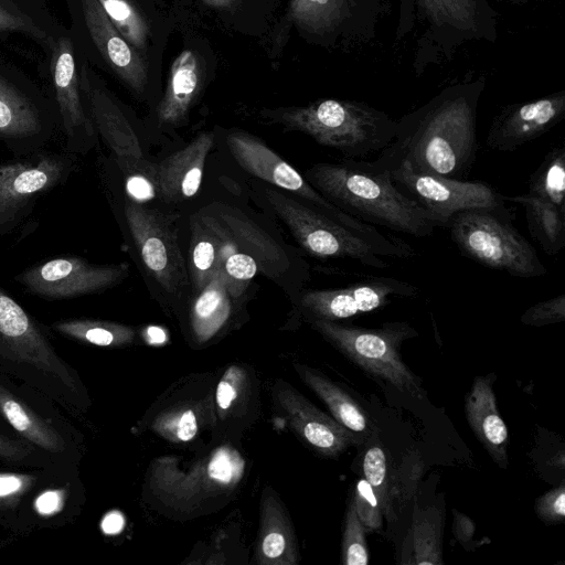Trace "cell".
<instances>
[{"label": "cell", "instance_id": "cell-1", "mask_svg": "<svg viewBox=\"0 0 565 565\" xmlns=\"http://www.w3.org/2000/svg\"><path fill=\"white\" fill-rule=\"evenodd\" d=\"M484 76L447 85L418 108L396 120L393 141L382 151L414 170L459 179L478 153V108Z\"/></svg>", "mask_w": 565, "mask_h": 565}, {"label": "cell", "instance_id": "cell-2", "mask_svg": "<svg viewBox=\"0 0 565 565\" xmlns=\"http://www.w3.org/2000/svg\"><path fill=\"white\" fill-rule=\"evenodd\" d=\"M306 179L343 212L373 226L415 237L430 236L437 227L426 210L396 186L382 153L372 162L347 158L317 163Z\"/></svg>", "mask_w": 565, "mask_h": 565}, {"label": "cell", "instance_id": "cell-3", "mask_svg": "<svg viewBox=\"0 0 565 565\" xmlns=\"http://www.w3.org/2000/svg\"><path fill=\"white\" fill-rule=\"evenodd\" d=\"M398 26V38L413 33V67L422 75L468 44L495 43L498 12L490 0H399Z\"/></svg>", "mask_w": 565, "mask_h": 565}, {"label": "cell", "instance_id": "cell-4", "mask_svg": "<svg viewBox=\"0 0 565 565\" xmlns=\"http://www.w3.org/2000/svg\"><path fill=\"white\" fill-rule=\"evenodd\" d=\"M265 116L289 130L301 131L345 158L382 151L394 139L396 120L364 102L324 98L306 106L269 109Z\"/></svg>", "mask_w": 565, "mask_h": 565}, {"label": "cell", "instance_id": "cell-5", "mask_svg": "<svg viewBox=\"0 0 565 565\" xmlns=\"http://www.w3.org/2000/svg\"><path fill=\"white\" fill-rule=\"evenodd\" d=\"M467 258L515 278L546 275L532 244L514 227L509 210L471 209L456 213L447 226Z\"/></svg>", "mask_w": 565, "mask_h": 565}, {"label": "cell", "instance_id": "cell-6", "mask_svg": "<svg viewBox=\"0 0 565 565\" xmlns=\"http://www.w3.org/2000/svg\"><path fill=\"white\" fill-rule=\"evenodd\" d=\"M309 322L324 340L373 379L413 396L422 394L420 379L401 356L402 343L417 335L407 322H385L372 329L320 319Z\"/></svg>", "mask_w": 565, "mask_h": 565}, {"label": "cell", "instance_id": "cell-7", "mask_svg": "<svg viewBox=\"0 0 565 565\" xmlns=\"http://www.w3.org/2000/svg\"><path fill=\"white\" fill-rule=\"evenodd\" d=\"M392 0H290L289 18L324 46L361 49L376 36Z\"/></svg>", "mask_w": 565, "mask_h": 565}, {"label": "cell", "instance_id": "cell-8", "mask_svg": "<svg viewBox=\"0 0 565 565\" xmlns=\"http://www.w3.org/2000/svg\"><path fill=\"white\" fill-rule=\"evenodd\" d=\"M265 195L308 254L321 259H350L376 269L388 267L365 239L315 207L274 189H265Z\"/></svg>", "mask_w": 565, "mask_h": 565}, {"label": "cell", "instance_id": "cell-9", "mask_svg": "<svg viewBox=\"0 0 565 565\" xmlns=\"http://www.w3.org/2000/svg\"><path fill=\"white\" fill-rule=\"evenodd\" d=\"M243 469L242 457L230 447H221L181 473L166 460H157L151 484L158 498L173 510L190 513L203 501L232 492Z\"/></svg>", "mask_w": 565, "mask_h": 565}, {"label": "cell", "instance_id": "cell-10", "mask_svg": "<svg viewBox=\"0 0 565 565\" xmlns=\"http://www.w3.org/2000/svg\"><path fill=\"white\" fill-rule=\"evenodd\" d=\"M381 153L391 166L396 186L424 207L436 226L446 227L452 215L461 211L505 209L504 196L484 182L417 171L404 161H394Z\"/></svg>", "mask_w": 565, "mask_h": 565}, {"label": "cell", "instance_id": "cell-11", "mask_svg": "<svg viewBox=\"0 0 565 565\" xmlns=\"http://www.w3.org/2000/svg\"><path fill=\"white\" fill-rule=\"evenodd\" d=\"M124 211L147 270L166 292L180 295L189 277L172 220L131 200L125 202Z\"/></svg>", "mask_w": 565, "mask_h": 565}, {"label": "cell", "instance_id": "cell-12", "mask_svg": "<svg viewBox=\"0 0 565 565\" xmlns=\"http://www.w3.org/2000/svg\"><path fill=\"white\" fill-rule=\"evenodd\" d=\"M73 166L71 157L43 150L0 163V234L14 227L40 195L64 182Z\"/></svg>", "mask_w": 565, "mask_h": 565}, {"label": "cell", "instance_id": "cell-13", "mask_svg": "<svg viewBox=\"0 0 565 565\" xmlns=\"http://www.w3.org/2000/svg\"><path fill=\"white\" fill-rule=\"evenodd\" d=\"M418 288L411 282L385 276H371L341 288L306 290L298 305L308 320H345L387 306L392 298L415 297Z\"/></svg>", "mask_w": 565, "mask_h": 565}, {"label": "cell", "instance_id": "cell-14", "mask_svg": "<svg viewBox=\"0 0 565 565\" xmlns=\"http://www.w3.org/2000/svg\"><path fill=\"white\" fill-rule=\"evenodd\" d=\"M128 270L127 263L100 266L79 257H57L22 271L15 280L39 297L70 299L110 288Z\"/></svg>", "mask_w": 565, "mask_h": 565}, {"label": "cell", "instance_id": "cell-15", "mask_svg": "<svg viewBox=\"0 0 565 565\" xmlns=\"http://www.w3.org/2000/svg\"><path fill=\"white\" fill-rule=\"evenodd\" d=\"M273 401L298 438L324 457L337 458L350 446L361 443L282 380L273 387Z\"/></svg>", "mask_w": 565, "mask_h": 565}, {"label": "cell", "instance_id": "cell-16", "mask_svg": "<svg viewBox=\"0 0 565 565\" xmlns=\"http://www.w3.org/2000/svg\"><path fill=\"white\" fill-rule=\"evenodd\" d=\"M564 116L565 89L507 105L493 117L486 145L497 151H514L550 131Z\"/></svg>", "mask_w": 565, "mask_h": 565}, {"label": "cell", "instance_id": "cell-17", "mask_svg": "<svg viewBox=\"0 0 565 565\" xmlns=\"http://www.w3.org/2000/svg\"><path fill=\"white\" fill-rule=\"evenodd\" d=\"M0 349L73 387L67 367L23 308L0 287Z\"/></svg>", "mask_w": 565, "mask_h": 565}, {"label": "cell", "instance_id": "cell-18", "mask_svg": "<svg viewBox=\"0 0 565 565\" xmlns=\"http://www.w3.org/2000/svg\"><path fill=\"white\" fill-rule=\"evenodd\" d=\"M56 102L70 153H86L96 143V132L85 113L77 79L72 42L61 38L52 57Z\"/></svg>", "mask_w": 565, "mask_h": 565}, {"label": "cell", "instance_id": "cell-19", "mask_svg": "<svg viewBox=\"0 0 565 565\" xmlns=\"http://www.w3.org/2000/svg\"><path fill=\"white\" fill-rule=\"evenodd\" d=\"M53 128L29 96L0 77V140L9 150L21 156L42 150Z\"/></svg>", "mask_w": 565, "mask_h": 565}, {"label": "cell", "instance_id": "cell-20", "mask_svg": "<svg viewBox=\"0 0 565 565\" xmlns=\"http://www.w3.org/2000/svg\"><path fill=\"white\" fill-rule=\"evenodd\" d=\"M90 38L105 61L136 93L143 92L148 68L143 58L113 25L98 0H82Z\"/></svg>", "mask_w": 565, "mask_h": 565}, {"label": "cell", "instance_id": "cell-21", "mask_svg": "<svg viewBox=\"0 0 565 565\" xmlns=\"http://www.w3.org/2000/svg\"><path fill=\"white\" fill-rule=\"evenodd\" d=\"M81 86L97 129L120 160L121 167L128 172L151 168L145 163L137 136L108 93L92 83L86 71L83 72Z\"/></svg>", "mask_w": 565, "mask_h": 565}, {"label": "cell", "instance_id": "cell-22", "mask_svg": "<svg viewBox=\"0 0 565 565\" xmlns=\"http://www.w3.org/2000/svg\"><path fill=\"white\" fill-rule=\"evenodd\" d=\"M213 141L212 132L200 134L156 166V190L162 200L180 202L198 193Z\"/></svg>", "mask_w": 565, "mask_h": 565}, {"label": "cell", "instance_id": "cell-23", "mask_svg": "<svg viewBox=\"0 0 565 565\" xmlns=\"http://www.w3.org/2000/svg\"><path fill=\"white\" fill-rule=\"evenodd\" d=\"M495 375L476 376L465 398V414L477 439L501 468L508 466L509 435L492 388Z\"/></svg>", "mask_w": 565, "mask_h": 565}, {"label": "cell", "instance_id": "cell-24", "mask_svg": "<svg viewBox=\"0 0 565 565\" xmlns=\"http://www.w3.org/2000/svg\"><path fill=\"white\" fill-rule=\"evenodd\" d=\"M255 557L260 565H295L299 562L291 520L270 487H265L262 493Z\"/></svg>", "mask_w": 565, "mask_h": 565}, {"label": "cell", "instance_id": "cell-25", "mask_svg": "<svg viewBox=\"0 0 565 565\" xmlns=\"http://www.w3.org/2000/svg\"><path fill=\"white\" fill-rule=\"evenodd\" d=\"M191 231L189 268L193 289L198 294L238 246L223 224L213 216L194 217Z\"/></svg>", "mask_w": 565, "mask_h": 565}, {"label": "cell", "instance_id": "cell-26", "mask_svg": "<svg viewBox=\"0 0 565 565\" xmlns=\"http://www.w3.org/2000/svg\"><path fill=\"white\" fill-rule=\"evenodd\" d=\"M294 366L301 381L326 404L340 425L360 441L373 433L370 416L347 390L316 369L299 363Z\"/></svg>", "mask_w": 565, "mask_h": 565}, {"label": "cell", "instance_id": "cell-27", "mask_svg": "<svg viewBox=\"0 0 565 565\" xmlns=\"http://www.w3.org/2000/svg\"><path fill=\"white\" fill-rule=\"evenodd\" d=\"M199 86V61L192 51L184 50L171 66L167 89L158 108L159 122L180 124L186 117Z\"/></svg>", "mask_w": 565, "mask_h": 565}, {"label": "cell", "instance_id": "cell-28", "mask_svg": "<svg viewBox=\"0 0 565 565\" xmlns=\"http://www.w3.org/2000/svg\"><path fill=\"white\" fill-rule=\"evenodd\" d=\"M232 299L220 268L190 306V327L198 342L211 340L226 326L233 311Z\"/></svg>", "mask_w": 565, "mask_h": 565}, {"label": "cell", "instance_id": "cell-29", "mask_svg": "<svg viewBox=\"0 0 565 565\" xmlns=\"http://www.w3.org/2000/svg\"><path fill=\"white\" fill-rule=\"evenodd\" d=\"M207 416L215 417L214 398L179 401L156 413L150 428L174 444L194 440L207 424Z\"/></svg>", "mask_w": 565, "mask_h": 565}, {"label": "cell", "instance_id": "cell-30", "mask_svg": "<svg viewBox=\"0 0 565 565\" xmlns=\"http://www.w3.org/2000/svg\"><path fill=\"white\" fill-rule=\"evenodd\" d=\"M217 220L228 231L237 246L242 244L254 255L266 275L275 276L278 273V266L285 264V258L270 236L244 215L227 206L217 209Z\"/></svg>", "mask_w": 565, "mask_h": 565}, {"label": "cell", "instance_id": "cell-31", "mask_svg": "<svg viewBox=\"0 0 565 565\" xmlns=\"http://www.w3.org/2000/svg\"><path fill=\"white\" fill-rule=\"evenodd\" d=\"M523 206L529 231L544 253L557 255L565 247V210L527 193L504 196Z\"/></svg>", "mask_w": 565, "mask_h": 565}, {"label": "cell", "instance_id": "cell-32", "mask_svg": "<svg viewBox=\"0 0 565 565\" xmlns=\"http://www.w3.org/2000/svg\"><path fill=\"white\" fill-rule=\"evenodd\" d=\"M0 412L8 423L29 441L51 452H62L65 449L60 434L2 385H0Z\"/></svg>", "mask_w": 565, "mask_h": 565}, {"label": "cell", "instance_id": "cell-33", "mask_svg": "<svg viewBox=\"0 0 565 565\" xmlns=\"http://www.w3.org/2000/svg\"><path fill=\"white\" fill-rule=\"evenodd\" d=\"M252 401V377L241 365L228 366L220 379L214 395L216 422L226 424L242 417Z\"/></svg>", "mask_w": 565, "mask_h": 565}, {"label": "cell", "instance_id": "cell-34", "mask_svg": "<svg viewBox=\"0 0 565 565\" xmlns=\"http://www.w3.org/2000/svg\"><path fill=\"white\" fill-rule=\"evenodd\" d=\"M53 328L68 338L97 347H125L135 342L136 330L122 323L90 319L60 321Z\"/></svg>", "mask_w": 565, "mask_h": 565}, {"label": "cell", "instance_id": "cell-35", "mask_svg": "<svg viewBox=\"0 0 565 565\" xmlns=\"http://www.w3.org/2000/svg\"><path fill=\"white\" fill-rule=\"evenodd\" d=\"M362 471L364 479L375 493L383 515L394 521L396 498L395 470L386 450L381 445L370 446L363 455Z\"/></svg>", "mask_w": 565, "mask_h": 565}, {"label": "cell", "instance_id": "cell-36", "mask_svg": "<svg viewBox=\"0 0 565 565\" xmlns=\"http://www.w3.org/2000/svg\"><path fill=\"white\" fill-rule=\"evenodd\" d=\"M527 194L565 210V147L552 148L527 183Z\"/></svg>", "mask_w": 565, "mask_h": 565}, {"label": "cell", "instance_id": "cell-37", "mask_svg": "<svg viewBox=\"0 0 565 565\" xmlns=\"http://www.w3.org/2000/svg\"><path fill=\"white\" fill-rule=\"evenodd\" d=\"M413 564L440 565L443 561V521L435 508L417 510L413 522Z\"/></svg>", "mask_w": 565, "mask_h": 565}, {"label": "cell", "instance_id": "cell-38", "mask_svg": "<svg viewBox=\"0 0 565 565\" xmlns=\"http://www.w3.org/2000/svg\"><path fill=\"white\" fill-rule=\"evenodd\" d=\"M108 19L125 40L134 47L145 51L149 30L145 19L129 0H98Z\"/></svg>", "mask_w": 565, "mask_h": 565}, {"label": "cell", "instance_id": "cell-39", "mask_svg": "<svg viewBox=\"0 0 565 565\" xmlns=\"http://www.w3.org/2000/svg\"><path fill=\"white\" fill-rule=\"evenodd\" d=\"M342 564L366 565L369 563V550L363 529L353 502L348 504L341 548Z\"/></svg>", "mask_w": 565, "mask_h": 565}, {"label": "cell", "instance_id": "cell-40", "mask_svg": "<svg viewBox=\"0 0 565 565\" xmlns=\"http://www.w3.org/2000/svg\"><path fill=\"white\" fill-rule=\"evenodd\" d=\"M221 269L231 297L237 299L243 296L256 275L258 265L252 255L238 248L224 259Z\"/></svg>", "mask_w": 565, "mask_h": 565}, {"label": "cell", "instance_id": "cell-41", "mask_svg": "<svg viewBox=\"0 0 565 565\" xmlns=\"http://www.w3.org/2000/svg\"><path fill=\"white\" fill-rule=\"evenodd\" d=\"M352 502L365 532H375L382 529L383 513L380 502L364 478L358 481Z\"/></svg>", "mask_w": 565, "mask_h": 565}, {"label": "cell", "instance_id": "cell-42", "mask_svg": "<svg viewBox=\"0 0 565 565\" xmlns=\"http://www.w3.org/2000/svg\"><path fill=\"white\" fill-rule=\"evenodd\" d=\"M521 323L543 327L565 321V295L561 294L529 307L520 318Z\"/></svg>", "mask_w": 565, "mask_h": 565}, {"label": "cell", "instance_id": "cell-43", "mask_svg": "<svg viewBox=\"0 0 565 565\" xmlns=\"http://www.w3.org/2000/svg\"><path fill=\"white\" fill-rule=\"evenodd\" d=\"M423 469V460L417 450H412L404 456L399 468L395 471L396 498L405 502L414 495Z\"/></svg>", "mask_w": 565, "mask_h": 565}, {"label": "cell", "instance_id": "cell-44", "mask_svg": "<svg viewBox=\"0 0 565 565\" xmlns=\"http://www.w3.org/2000/svg\"><path fill=\"white\" fill-rule=\"evenodd\" d=\"M535 511L537 516L546 524L562 523L565 518L564 482L537 498Z\"/></svg>", "mask_w": 565, "mask_h": 565}, {"label": "cell", "instance_id": "cell-45", "mask_svg": "<svg viewBox=\"0 0 565 565\" xmlns=\"http://www.w3.org/2000/svg\"><path fill=\"white\" fill-rule=\"evenodd\" d=\"M452 533L455 539L465 550L473 551L477 546L475 541L476 524L466 514L460 511L452 510Z\"/></svg>", "mask_w": 565, "mask_h": 565}, {"label": "cell", "instance_id": "cell-46", "mask_svg": "<svg viewBox=\"0 0 565 565\" xmlns=\"http://www.w3.org/2000/svg\"><path fill=\"white\" fill-rule=\"evenodd\" d=\"M32 482L33 479L26 475L0 473V500L22 494Z\"/></svg>", "mask_w": 565, "mask_h": 565}, {"label": "cell", "instance_id": "cell-47", "mask_svg": "<svg viewBox=\"0 0 565 565\" xmlns=\"http://www.w3.org/2000/svg\"><path fill=\"white\" fill-rule=\"evenodd\" d=\"M0 31H23L42 36L40 30L0 6Z\"/></svg>", "mask_w": 565, "mask_h": 565}, {"label": "cell", "instance_id": "cell-48", "mask_svg": "<svg viewBox=\"0 0 565 565\" xmlns=\"http://www.w3.org/2000/svg\"><path fill=\"white\" fill-rule=\"evenodd\" d=\"M30 447L0 434V457L10 461H20L30 454Z\"/></svg>", "mask_w": 565, "mask_h": 565}, {"label": "cell", "instance_id": "cell-49", "mask_svg": "<svg viewBox=\"0 0 565 565\" xmlns=\"http://www.w3.org/2000/svg\"><path fill=\"white\" fill-rule=\"evenodd\" d=\"M63 491H46L36 499L35 509L42 515H50L56 513L63 507Z\"/></svg>", "mask_w": 565, "mask_h": 565}, {"label": "cell", "instance_id": "cell-50", "mask_svg": "<svg viewBox=\"0 0 565 565\" xmlns=\"http://www.w3.org/2000/svg\"><path fill=\"white\" fill-rule=\"evenodd\" d=\"M122 524V516L117 512H111L104 518L102 522V527L105 533L114 534L121 530Z\"/></svg>", "mask_w": 565, "mask_h": 565}, {"label": "cell", "instance_id": "cell-51", "mask_svg": "<svg viewBox=\"0 0 565 565\" xmlns=\"http://www.w3.org/2000/svg\"><path fill=\"white\" fill-rule=\"evenodd\" d=\"M206 4L214 8H228L235 0H203Z\"/></svg>", "mask_w": 565, "mask_h": 565}, {"label": "cell", "instance_id": "cell-52", "mask_svg": "<svg viewBox=\"0 0 565 565\" xmlns=\"http://www.w3.org/2000/svg\"><path fill=\"white\" fill-rule=\"evenodd\" d=\"M495 1L521 6V4H525L529 2H537V1H543V0H495Z\"/></svg>", "mask_w": 565, "mask_h": 565}]
</instances>
